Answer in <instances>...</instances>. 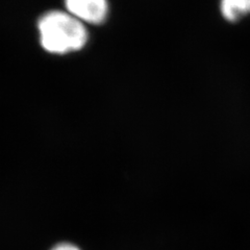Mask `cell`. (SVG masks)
I'll use <instances>...</instances> for the list:
<instances>
[{"label":"cell","mask_w":250,"mask_h":250,"mask_svg":"<svg viewBox=\"0 0 250 250\" xmlns=\"http://www.w3.org/2000/svg\"><path fill=\"white\" fill-rule=\"evenodd\" d=\"M221 12L226 20L236 22L250 14V0H221Z\"/></svg>","instance_id":"obj_3"},{"label":"cell","mask_w":250,"mask_h":250,"mask_svg":"<svg viewBox=\"0 0 250 250\" xmlns=\"http://www.w3.org/2000/svg\"><path fill=\"white\" fill-rule=\"evenodd\" d=\"M70 15L90 24H101L108 14L107 0H65Z\"/></svg>","instance_id":"obj_2"},{"label":"cell","mask_w":250,"mask_h":250,"mask_svg":"<svg viewBox=\"0 0 250 250\" xmlns=\"http://www.w3.org/2000/svg\"><path fill=\"white\" fill-rule=\"evenodd\" d=\"M50 250H82L77 245L71 243V242H61L54 245Z\"/></svg>","instance_id":"obj_4"},{"label":"cell","mask_w":250,"mask_h":250,"mask_svg":"<svg viewBox=\"0 0 250 250\" xmlns=\"http://www.w3.org/2000/svg\"><path fill=\"white\" fill-rule=\"evenodd\" d=\"M43 48L50 53L65 54L81 50L88 41L83 23L69 13L51 11L38 23Z\"/></svg>","instance_id":"obj_1"}]
</instances>
